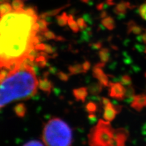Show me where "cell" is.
<instances>
[{
  "instance_id": "ab89813d",
  "label": "cell",
  "mask_w": 146,
  "mask_h": 146,
  "mask_svg": "<svg viewBox=\"0 0 146 146\" xmlns=\"http://www.w3.org/2000/svg\"><path fill=\"white\" fill-rule=\"evenodd\" d=\"M9 0H0V4L3 3H6V2H9Z\"/></svg>"
},
{
  "instance_id": "5b68a950",
  "label": "cell",
  "mask_w": 146,
  "mask_h": 146,
  "mask_svg": "<svg viewBox=\"0 0 146 146\" xmlns=\"http://www.w3.org/2000/svg\"><path fill=\"white\" fill-rule=\"evenodd\" d=\"M110 96L118 100H124L125 88L120 82H110L109 85Z\"/></svg>"
},
{
  "instance_id": "d6a6232c",
  "label": "cell",
  "mask_w": 146,
  "mask_h": 146,
  "mask_svg": "<svg viewBox=\"0 0 146 146\" xmlns=\"http://www.w3.org/2000/svg\"><path fill=\"white\" fill-rule=\"evenodd\" d=\"M123 55H124V62L127 64V65H130V64L132 63V59L125 52H123Z\"/></svg>"
},
{
  "instance_id": "f546056e",
  "label": "cell",
  "mask_w": 146,
  "mask_h": 146,
  "mask_svg": "<svg viewBox=\"0 0 146 146\" xmlns=\"http://www.w3.org/2000/svg\"><path fill=\"white\" fill-rule=\"evenodd\" d=\"M77 24H78L79 26L80 29H84L86 27H87V25H86V23H85V20L82 18H78L77 20Z\"/></svg>"
},
{
  "instance_id": "d590c367",
  "label": "cell",
  "mask_w": 146,
  "mask_h": 146,
  "mask_svg": "<svg viewBox=\"0 0 146 146\" xmlns=\"http://www.w3.org/2000/svg\"><path fill=\"white\" fill-rule=\"evenodd\" d=\"M110 102V100L106 98H102V103L103 104V106L105 107Z\"/></svg>"
},
{
  "instance_id": "603a6c76",
  "label": "cell",
  "mask_w": 146,
  "mask_h": 146,
  "mask_svg": "<svg viewBox=\"0 0 146 146\" xmlns=\"http://www.w3.org/2000/svg\"><path fill=\"white\" fill-rule=\"evenodd\" d=\"M37 23L39 26V29L40 31L43 32L48 30V23L44 20V18H39L37 20Z\"/></svg>"
},
{
  "instance_id": "ac0fdd59",
  "label": "cell",
  "mask_w": 146,
  "mask_h": 146,
  "mask_svg": "<svg viewBox=\"0 0 146 146\" xmlns=\"http://www.w3.org/2000/svg\"><path fill=\"white\" fill-rule=\"evenodd\" d=\"M102 23L104 27H106L107 29L110 31L113 30L115 27V23L110 17L104 18L102 21Z\"/></svg>"
},
{
  "instance_id": "e0dca14e",
  "label": "cell",
  "mask_w": 146,
  "mask_h": 146,
  "mask_svg": "<svg viewBox=\"0 0 146 146\" xmlns=\"http://www.w3.org/2000/svg\"><path fill=\"white\" fill-rule=\"evenodd\" d=\"M12 4L9 2H6L0 4V17H2L13 11Z\"/></svg>"
},
{
  "instance_id": "83f0119b",
  "label": "cell",
  "mask_w": 146,
  "mask_h": 146,
  "mask_svg": "<svg viewBox=\"0 0 146 146\" xmlns=\"http://www.w3.org/2000/svg\"><path fill=\"white\" fill-rule=\"evenodd\" d=\"M45 145L43 142H41L38 140H33L30 141L24 144L25 146H31V145Z\"/></svg>"
},
{
  "instance_id": "7c38bea8",
  "label": "cell",
  "mask_w": 146,
  "mask_h": 146,
  "mask_svg": "<svg viewBox=\"0 0 146 146\" xmlns=\"http://www.w3.org/2000/svg\"><path fill=\"white\" fill-rule=\"evenodd\" d=\"M143 31L142 27L136 25L135 23L133 21H130L127 25V34L129 35L131 33L135 35H139Z\"/></svg>"
},
{
  "instance_id": "ba28073f",
  "label": "cell",
  "mask_w": 146,
  "mask_h": 146,
  "mask_svg": "<svg viewBox=\"0 0 146 146\" xmlns=\"http://www.w3.org/2000/svg\"><path fill=\"white\" fill-rule=\"evenodd\" d=\"M131 107L139 112L142 110L146 107V93L135 96Z\"/></svg>"
},
{
  "instance_id": "2e32d148",
  "label": "cell",
  "mask_w": 146,
  "mask_h": 146,
  "mask_svg": "<svg viewBox=\"0 0 146 146\" xmlns=\"http://www.w3.org/2000/svg\"><path fill=\"white\" fill-rule=\"evenodd\" d=\"M99 56L102 62L106 63L110 58V52L107 48H101L99 52Z\"/></svg>"
},
{
  "instance_id": "52a82bcc",
  "label": "cell",
  "mask_w": 146,
  "mask_h": 146,
  "mask_svg": "<svg viewBox=\"0 0 146 146\" xmlns=\"http://www.w3.org/2000/svg\"><path fill=\"white\" fill-rule=\"evenodd\" d=\"M102 68V67L96 64L93 68V76L104 86H108L110 83L108 77L105 74Z\"/></svg>"
},
{
  "instance_id": "277c9868",
  "label": "cell",
  "mask_w": 146,
  "mask_h": 146,
  "mask_svg": "<svg viewBox=\"0 0 146 146\" xmlns=\"http://www.w3.org/2000/svg\"><path fill=\"white\" fill-rule=\"evenodd\" d=\"M114 133L115 130L109 121L99 119L88 136L89 144L93 146H111Z\"/></svg>"
},
{
  "instance_id": "9a60e30c",
  "label": "cell",
  "mask_w": 146,
  "mask_h": 146,
  "mask_svg": "<svg viewBox=\"0 0 146 146\" xmlns=\"http://www.w3.org/2000/svg\"><path fill=\"white\" fill-rule=\"evenodd\" d=\"M68 71H69L70 74L72 75H76L79 74H82V73H86V72L84 70L82 64L81 65V64L79 63L70 65L68 67Z\"/></svg>"
},
{
  "instance_id": "4fadbf2b",
  "label": "cell",
  "mask_w": 146,
  "mask_h": 146,
  "mask_svg": "<svg viewBox=\"0 0 146 146\" xmlns=\"http://www.w3.org/2000/svg\"><path fill=\"white\" fill-rule=\"evenodd\" d=\"M103 85L100 82H94L91 84L88 87V92L93 95L97 96L102 92L103 90Z\"/></svg>"
},
{
  "instance_id": "9c48e42d",
  "label": "cell",
  "mask_w": 146,
  "mask_h": 146,
  "mask_svg": "<svg viewBox=\"0 0 146 146\" xmlns=\"http://www.w3.org/2000/svg\"><path fill=\"white\" fill-rule=\"evenodd\" d=\"M118 113L115 105L111 102L104 107V118L106 121L111 122L115 118L116 115Z\"/></svg>"
},
{
  "instance_id": "5bb4252c",
  "label": "cell",
  "mask_w": 146,
  "mask_h": 146,
  "mask_svg": "<svg viewBox=\"0 0 146 146\" xmlns=\"http://www.w3.org/2000/svg\"><path fill=\"white\" fill-rule=\"evenodd\" d=\"M15 115L19 117H24L27 112V108L23 103H19L17 104L13 108Z\"/></svg>"
},
{
  "instance_id": "ffe728a7",
  "label": "cell",
  "mask_w": 146,
  "mask_h": 146,
  "mask_svg": "<svg viewBox=\"0 0 146 146\" xmlns=\"http://www.w3.org/2000/svg\"><path fill=\"white\" fill-rule=\"evenodd\" d=\"M68 18H69V16L67 15L65 12H64L61 15L57 16L56 19L58 25L60 26H65L66 24H68Z\"/></svg>"
},
{
  "instance_id": "4316f807",
  "label": "cell",
  "mask_w": 146,
  "mask_h": 146,
  "mask_svg": "<svg viewBox=\"0 0 146 146\" xmlns=\"http://www.w3.org/2000/svg\"><path fill=\"white\" fill-rule=\"evenodd\" d=\"M57 76L59 79L63 82H67L70 79V75L62 71H58L57 73Z\"/></svg>"
},
{
  "instance_id": "6da1fadb",
  "label": "cell",
  "mask_w": 146,
  "mask_h": 146,
  "mask_svg": "<svg viewBox=\"0 0 146 146\" xmlns=\"http://www.w3.org/2000/svg\"><path fill=\"white\" fill-rule=\"evenodd\" d=\"M38 18L33 9L13 11L0 17V71L14 69L27 59L36 35Z\"/></svg>"
},
{
  "instance_id": "836d02e7",
  "label": "cell",
  "mask_w": 146,
  "mask_h": 146,
  "mask_svg": "<svg viewBox=\"0 0 146 146\" xmlns=\"http://www.w3.org/2000/svg\"><path fill=\"white\" fill-rule=\"evenodd\" d=\"M82 66H83L84 70L86 72L88 71H89L91 68V63L89 61L86 60L83 63H82Z\"/></svg>"
},
{
  "instance_id": "74e56055",
  "label": "cell",
  "mask_w": 146,
  "mask_h": 146,
  "mask_svg": "<svg viewBox=\"0 0 146 146\" xmlns=\"http://www.w3.org/2000/svg\"><path fill=\"white\" fill-rule=\"evenodd\" d=\"M143 37V42L146 44V30L145 31V33L142 35Z\"/></svg>"
},
{
  "instance_id": "d4e9b609",
  "label": "cell",
  "mask_w": 146,
  "mask_h": 146,
  "mask_svg": "<svg viewBox=\"0 0 146 146\" xmlns=\"http://www.w3.org/2000/svg\"><path fill=\"white\" fill-rule=\"evenodd\" d=\"M85 109L86 111L88 112L90 114L94 113L97 111V105L93 102H90L88 104H86L85 106Z\"/></svg>"
},
{
  "instance_id": "30bf717a",
  "label": "cell",
  "mask_w": 146,
  "mask_h": 146,
  "mask_svg": "<svg viewBox=\"0 0 146 146\" xmlns=\"http://www.w3.org/2000/svg\"><path fill=\"white\" fill-rule=\"evenodd\" d=\"M73 95L77 100L85 102V100L88 94V90L87 88L80 87L74 89L72 91Z\"/></svg>"
},
{
  "instance_id": "1f68e13d",
  "label": "cell",
  "mask_w": 146,
  "mask_h": 146,
  "mask_svg": "<svg viewBox=\"0 0 146 146\" xmlns=\"http://www.w3.org/2000/svg\"><path fill=\"white\" fill-rule=\"evenodd\" d=\"M135 48L136 49L137 51H138L140 53H145L146 51V46L141 44H136L135 45Z\"/></svg>"
},
{
  "instance_id": "4dcf8cb0",
  "label": "cell",
  "mask_w": 146,
  "mask_h": 146,
  "mask_svg": "<svg viewBox=\"0 0 146 146\" xmlns=\"http://www.w3.org/2000/svg\"><path fill=\"white\" fill-rule=\"evenodd\" d=\"M43 51L48 54H53L54 52V49L51 45L44 44V48Z\"/></svg>"
},
{
  "instance_id": "484cf974",
  "label": "cell",
  "mask_w": 146,
  "mask_h": 146,
  "mask_svg": "<svg viewBox=\"0 0 146 146\" xmlns=\"http://www.w3.org/2000/svg\"><path fill=\"white\" fill-rule=\"evenodd\" d=\"M42 34L43 35L44 37L45 38H46L48 40H56L57 36L53 32L49 31V30H46L42 33Z\"/></svg>"
},
{
  "instance_id": "e575fe53",
  "label": "cell",
  "mask_w": 146,
  "mask_h": 146,
  "mask_svg": "<svg viewBox=\"0 0 146 146\" xmlns=\"http://www.w3.org/2000/svg\"><path fill=\"white\" fill-rule=\"evenodd\" d=\"M102 44L101 42H97L91 44V48H92L93 49H96V50L100 49L102 48Z\"/></svg>"
},
{
  "instance_id": "8fae6325",
  "label": "cell",
  "mask_w": 146,
  "mask_h": 146,
  "mask_svg": "<svg viewBox=\"0 0 146 146\" xmlns=\"http://www.w3.org/2000/svg\"><path fill=\"white\" fill-rule=\"evenodd\" d=\"M38 87L44 92L50 94L52 91L53 85L51 81H50L47 78H43L39 79Z\"/></svg>"
},
{
  "instance_id": "8992f818",
  "label": "cell",
  "mask_w": 146,
  "mask_h": 146,
  "mask_svg": "<svg viewBox=\"0 0 146 146\" xmlns=\"http://www.w3.org/2000/svg\"><path fill=\"white\" fill-rule=\"evenodd\" d=\"M129 133L125 128H119L115 130L114 137L111 143V146H124Z\"/></svg>"
},
{
  "instance_id": "d6986e66",
  "label": "cell",
  "mask_w": 146,
  "mask_h": 146,
  "mask_svg": "<svg viewBox=\"0 0 146 146\" xmlns=\"http://www.w3.org/2000/svg\"><path fill=\"white\" fill-rule=\"evenodd\" d=\"M68 25L74 33H77L80 31L79 26L77 24V22L74 20V18L72 15L69 16V18H68Z\"/></svg>"
},
{
  "instance_id": "8d00e7d4",
  "label": "cell",
  "mask_w": 146,
  "mask_h": 146,
  "mask_svg": "<svg viewBox=\"0 0 146 146\" xmlns=\"http://www.w3.org/2000/svg\"><path fill=\"white\" fill-rule=\"evenodd\" d=\"M142 133L144 135H146V123H145V124H144V125L143 126V128H142Z\"/></svg>"
},
{
  "instance_id": "f35d334b",
  "label": "cell",
  "mask_w": 146,
  "mask_h": 146,
  "mask_svg": "<svg viewBox=\"0 0 146 146\" xmlns=\"http://www.w3.org/2000/svg\"><path fill=\"white\" fill-rule=\"evenodd\" d=\"M137 41H138L139 42L141 43L143 42V37H142V35H138V36L136 37Z\"/></svg>"
},
{
  "instance_id": "7a4b0ae2",
  "label": "cell",
  "mask_w": 146,
  "mask_h": 146,
  "mask_svg": "<svg viewBox=\"0 0 146 146\" xmlns=\"http://www.w3.org/2000/svg\"><path fill=\"white\" fill-rule=\"evenodd\" d=\"M38 80L33 68L23 62L0 81V109L9 103L34 96Z\"/></svg>"
},
{
  "instance_id": "3957f363",
  "label": "cell",
  "mask_w": 146,
  "mask_h": 146,
  "mask_svg": "<svg viewBox=\"0 0 146 146\" xmlns=\"http://www.w3.org/2000/svg\"><path fill=\"white\" fill-rule=\"evenodd\" d=\"M42 141L45 145H71L72 131L66 122L60 118L53 117L44 124Z\"/></svg>"
},
{
  "instance_id": "44dd1931",
  "label": "cell",
  "mask_w": 146,
  "mask_h": 146,
  "mask_svg": "<svg viewBox=\"0 0 146 146\" xmlns=\"http://www.w3.org/2000/svg\"><path fill=\"white\" fill-rule=\"evenodd\" d=\"M12 6L13 11H21L23 9L24 3L22 0H13L12 3Z\"/></svg>"
},
{
  "instance_id": "f1b7e54d",
  "label": "cell",
  "mask_w": 146,
  "mask_h": 146,
  "mask_svg": "<svg viewBox=\"0 0 146 146\" xmlns=\"http://www.w3.org/2000/svg\"><path fill=\"white\" fill-rule=\"evenodd\" d=\"M139 13L144 20L146 21V4H144V5H142L139 9Z\"/></svg>"
},
{
  "instance_id": "7402d4cb",
  "label": "cell",
  "mask_w": 146,
  "mask_h": 146,
  "mask_svg": "<svg viewBox=\"0 0 146 146\" xmlns=\"http://www.w3.org/2000/svg\"><path fill=\"white\" fill-rule=\"evenodd\" d=\"M135 91L134 88L131 85L127 86V88H125V96L124 99L127 98H134L135 96Z\"/></svg>"
},
{
  "instance_id": "cb8c5ba5",
  "label": "cell",
  "mask_w": 146,
  "mask_h": 146,
  "mask_svg": "<svg viewBox=\"0 0 146 146\" xmlns=\"http://www.w3.org/2000/svg\"><path fill=\"white\" fill-rule=\"evenodd\" d=\"M119 82L122 85L126 86L131 85L132 84L131 79L129 75H124L121 76Z\"/></svg>"
}]
</instances>
